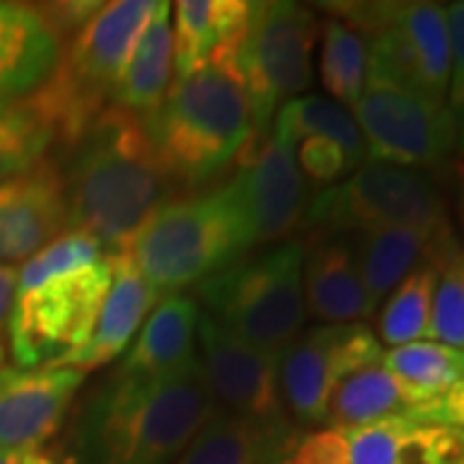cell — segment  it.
Instances as JSON below:
<instances>
[{"label": "cell", "mask_w": 464, "mask_h": 464, "mask_svg": "<svg viewBox=\"0 0 464 464\" xmlns=\"http://www.w3.org/2000/svg\"><path fill=\"white\" fill-rule=\"evenodd\" d=\"M85 374L65 366L0 369V449L34 451L44 449L63 429Z\"/></svg>", "instance_id": "cell-15"}, {"label": "cell", "mask_w": 464, "mask_h": 464, "mask_svg": "<svg viewBox=\"0 0 464 464\" xmlns=\"http://www.w3.org/2000/svg\"><path fill=\"white\" fill-rule=\"evenodd\" d=\"M173 5L158 0L155 14L142 29L127 67L116 83L114 103L134 116H148L173 85Z\"/></svg>", "instance_id": "cell-23"}, {"label": "cell", "mask_w": 464, "mask_h": 464, "mask_svg": "<svg viewBox=\"0 0 464 464\" xmlns=\"http://www.w3.org/2000/svg\"><path fill=\"white\" fill-rule=\"evenodd\" d=\"M451 170H454V179L459 181V191H464V124H459V137H457V148L451 155Z\"/></svg>", "instance_id": "cell-38"}, {"label": "cell", "mask_w": 464, "mask_h": 464, "mask_svg": "<svg viewBox=\"0 0 464 464\" xmlns=\"http://www.w3.org/2000/svg\"><path fill=\"white\" fill-rule=\"evenodd\" d=\"M369 163L439 170L451 163L459 121L447 103H433L392 85L366 83L353 106Z\"/></svg>", "instance_id": "cell-11"}, {"label": "cell", "mask_w": 464, "mask_h": 464, "mask_svg": "<svg viewBox=\"0 0 464 464\" xmlns=\"http://www.w3.org/2000/svg\"><path fill=\"white\" fill-rule=\"evenodd\" d=\"M63 173L67 230L88 232L119 250L160 204L176 181L150 140L142 116L111 103L70 145Z\"/></svg>", "instance_id": "cell-2"}, {"label": "cell", "mask_w": 464, "mask_h": 464, "mask_svg": "<svg viewBox=\"0 0 464 464\" xmlns=\"http://www.w3.org/2000/svg\"><path fill=\"white\" fill-rule=\"evenodd\" d=\"M274 134L289 148L307 137H325L338 142L346 152L353 170L366 160V148L362 130L346 106L325 96H297L289 99L274 119Z\"/></svg>", "instance_id": "cell-27"}, {"label": "cell", "mask_w": 464, "mask_h": 464, "mask_svg": "<svg viewBox=\"0 0 464 464\" xmlns=\"http://www.w3.org/2000/svg\"><path fill=\"white\" fill-rule=\"evenodd\" d=\"M67 230L60 168L44 160L32 173L0 186V264H26Z\"/></svg>", "instance_id": "cell-16"}, {"label": "cell", "mask_w": 464, "mask_h": 464, "mask_svg": "<svg viewBox=\"0 0 464 464\" xmlns=\"http://www.w3.org/2000/svg\"><path fill=\"white\" fill-rule=\"evenodd\" d=\"M199 302L186 295H168L142 323L130 343V351L119 362L116 372L127 377H163L186 366L194 356Z\"/></svg>", "instance_id": "cell-22"}, {"label": "cell", "mask_w": 464, "mask_h": 464, "mask_svg": "<svg viewBox=\"0 0 464 464\" xmlns=\"http://www.w3.org/2000/svg\"><path fill=\"white\" fill-rule=\"evenodd\" d=\"M199 359L163 377L111 372L83 400L72 464H173L219 413Z\"/></svg>", "instance_id": "cell-1"}, {"label": "cell", "mask_w": 464, "mask_h": 464, "mask_svg": "<svg viewBox=\"0 0 464 464\" xmlns=\"http://www.w3.org/2000/svg\"><path fill=\"white\" fill-rule=\"evenodd\" d=\"M299 436V426L289 418L219 411L173 464H289Z\"/></svg>", "instance_id": "cell-21"}, {"label": "cell", "mask_w": 464, "mask_h": 464, "mask_svg": "<svg viewBox=\"0 0 464 464\" xmlns=\"http://www.w3.org/2000/svg\"><path fill=\"white\" fill-rule=\"evenodd\" d=\"M333 18L362 34L366 83L408 91L447 103L451 50L447 8L439 3H331Z\"/></svg>", "instance_id": "cell-8"}, {"label": "cell", "mask_w": 464, "mask_h": 464, "mask_svg": "<svg viewBox=\"0 0 464 464\" xmlns=\"http://www.w3.org/2000/svg\"><path fill=\"white\" fill-rule=\"evenodd\" d=\"M320 47V81L341 106H356L366 85V44L362 34L338 18H328L323 26Z\"/></svg>", "instance_id": "cell-31"}, {"label": "cell", "mask_w": 464, "mask_h": 464, "mask_svg": "<svg viewBox=\"0 0 464 464\" xmlns=\"http://www.w3.org/2000/svg\"><path fill=\"white\" fill-rule=\"evenodd\" d=\"M197 343L201 348V369L225 413L289 418L279 392L276 356L240 341L207 315L199 317Z\"/></svg>", "instance_id": "cell-14"}, {"label": "cell", "mask_w": 464, "mask_h": 464, "mask_svg": "<svg viewBox=\"0 0 464 464\" xmlns=\"http://www.w3.org/2000/svg\"><path fill=\"white\" fill-rule=\"evenodd\" d=\"M152 0L101 3L83 29L70 36L60 65L32 103L52 124L57 142L75 145L93 119L111 106L121 70L155 14Z\"/></svg>", "instance_id": "cell-6"}, {"label": "cell", "mask_w": 464, "mask_h": 464, "mask_svg": "<svg viewBox=\"0 0 464 464\" xmlns=\"http://www.w3.org/2000/svg\"><path fill=\"white\" fill-rule=\"evenodd\" d=\"M320 21L307 5L289 0L250 3L237 42V67L248 88L256 132H268L274 114L313 83V52Z\"/></svg>", "instance_id": "cell-10"}, {"label": "cell", "mask_w": 464, "mask_h": 464, "mask_svg": "<svg viewBox=\"0 0 464 464\" xmlns=\"http://www.w3.org/2000/svg\"><path fill=\"white\" fill-rule=\"evenodd\" d=\"M415 400L411 390L382 364H372L353 372L341 382L328 402L325 426L359 429L377 420L411 415Z\"/></svg>", "instance_id": "cell-26"}, {"label": "cell", "mask_w": 464, "mask_h": 464, "mask_svg": "<svg viewBox=\"0 0 464 464\" xmlns=\"http://www.w3.org/2000/svg\"><path fill=\"white\" fill-rule=\"evenodd\" d=\"M297 166L304 181H313L317 186H335L341 179L353 173L343 148L325 137H307L299 142Z\"/></svg>", "instance_id": "cell-33"}, {"label": "cell", "mask_w": 464, "mask_h": 464, "mask_svg": "<svg viewBox=\"0 0 464 464\" xmlns=\"http://www.w3.org/2000/svg\"><path fill=\"white\" fill-rule=\"evenodd\" d=\"M225 186L248 225L253 246L289 237L313 199L295 152L274 132L253 134Z\"/></svg>", "instance_id": "cell-13"}, {"label": "cell", "mask_w": 464, "mask_h": 464, "mask_svg": "<svg viewBox=\"0 0 464 464\" xmlns=\"http://www.w3.org/2000/svg\"><path fill=\"white\" fill-rule=\"evenodd\" d=\"M449 50H451V75H449L447 106L454 119L464 124V0L447 8Z\"/></svg>", "instance_id": "cell-35"}, {"label": "cell", "mask_w": 464, "mask_h": 464, "mask_svg": "<svg viewBox=\"0 0 464 464\" xmlns=\"http://www.w3.org/2000/svg\"><path fill=\"white\" fill-rule=\"evenodd\" d=\"M21 464H72L60 449H34L21 454Z\"/></svg>", "instance_id": "cell-37"}, {"label": "cell", "mask_w": 464, "mask_h": 464, "mask_svg": "<svg viewBox=\"0 0 464 464\" xmlns=\"http://www.w3.org/2000/svg\"><path fill=\"white\" fill-rule=\"evenodd\" d=\"M382 364L413 395L415 411L408 418L464 429V351L418 341L392 348L382 356Z\"/></svg>", "instance_id": "cell-19"}, {"label": "cell", "mask_w": 464, "mask_h": 464, "mask_svg": "<svg viewBox=\"0 0 464 464\" xmlns=\"http://www.w3.org/2000/svg\"><path fill=\"white\" fill-rule=\"evenodd\" d=\"M111 286V253L88 232L65 230L16 276L5 320L18 369L60 366L85 346Z\"/></svg>", "instance_id": "cell-3"}, {"label": "cell", "mask_w": 464, "mask_h": 464, "mask_svg": "<svg viewBox=\"0 0 464 464\" xmlns=\"http://www.w3.org/2000/svg\"><path fill=\"white\" fill-rule=\"evenodd\" d=\"M54 142L52 124L32 99L0 106V186L42 166Z\"/></svg>", "instance_id": "cell-29"}, {"label": "cell", "mask_w": 464, "mask_h": 464, "mask_svg": "<svg viewBox=\"0 0 464 464\" xmlns=\"http://www.w3.org/2000/svg\"><path fill=\"white\" fill-rule=\"evenodd\" d=\"M433 289H436V264L429 256L384 299L377 323L382 343L400 348L418 343L420 338H429Z\"/></svg>", "instance_id": "cell-28"}, {"label": "cell", "mask_w": 464, "mask_h": 464, "mask_svg": "<svg viewBox=\"0 0 464 464\" xmlns=\"http://www.w3.org/2000/svg\"><path fill=\"white\" fill-rule=\"evenodd\" d=\"M449 230L451 227L439 232L415 230V227H387V230L348 235L362 282H364L366 295L372 297V302L380 304L415 266L423 264L431 256L436 243Z\"/></svg>", "instance_id": "cell-24"}, {"label": "cell", "mask_w": 464, "mask_h": 464, "mask_svg": "<svg viewBox=\"0 0 464 464\" xmlns=\"http://www.w3.org/2000/svg\"><path fill=\"white\" fill-rule=\"evenodd\" d=\"M405 420L408 415H398L359 429H343L348 439V464H398Z\"/></svg>", "instance_id": "cell-32"}, {"label": "cell", "mask_w": 464, "mask_h": 464, "mask_svg": "<svg viewBox=\"0 0 464 464\" xmlns=\"http://www.w3.org/2000/svg\"><path fill=\"white\" fill-rule=\"evenodd\" d=\"M304 313L323 325H348L374 315L348 235H313L302 253Z\"/></svg>", "instance_id": "cell-17"}, {"label": "cell", "mask_w": 464, "mask_h": 464, "mask_svg": "<svg viewBox=\"0 0 464 464\" xmlns=\"http://www.w3.org/2000/svg\"><path fill=\"white\" fill-rule=\"evenodd\" d=\"M302 225L313 235H362L387 227L447 230V207L431 176L364 163L310 199Z\"/></svg>", "instance_id": "cell-9"}, {"label": "cell", "mask_w": 464, "mask_h": 464, "mask_svg": "<svg viewBox=\"0 0 464 464\" xmlns=\"http://www.w3.org/2000/svg\"><path fill=\"white\" fill-rule=\"evenodd\" d=\"M289 464H348V439L343 429L323 426L302 433Z\"/></svg>", "instance_id": "cell-34"}, {"label": "cell", "mask_w": 464, "mask_h": 464, "mask_svg": "<svg viewBox=\"0 0 464 464\" xmlns=\"http://www.w3.org/2000/svg\"><path fill=\"white\" fill-rule=\"evenodd\" d=\"M63 39L34 5L0 0V106L29 101L50 83Z\"/></svg>", "instance_id": "cell-18"}, {"label": "cell", "mask_w": 464, "mask_h": 464, "mask_svg": "<svg viewBox=\"0 0 464 464\" xmlns=\"http://www.w3.org/2000/svg\"><path fill=\"white\" fill-rule=\"evenodd\" d=\"M253 246L227 186L170 197L127 237L121 253L160 295L199 286Z\"/></svg>", "instance_id": "cell-5"}, {"label": "cell", "mask_w": 464, "mask_h": 464, "mask_svg": "<svg viewBox=\"0 0 464 464\" xmlns=\"http://www.w3.org/2000/svg\"><path fill=\"white\" fill-rule=\"evenodd\" d=\"M237 39L170 85L142 124L170 179L204 188L248 148L256 132L248 88L237 67Z\"/></svg>", "instance_id": "cell-4"}, {"label": "cell", "mask_w": 464, "mask_h": 464, "mask_svg": "<svg viewBox=\"0 0 464 464\" xmlns=\"http://www.w3.org/2000/svg\"><path fill=\"white\" fill-rule=\"evenodd\" d=\"M436 264L429 341L464 351V250L449 230L431 253Z\"/></svg>", "instance_id": "cell-30"}, {"label": "cell", "mask_w": 464, "mask_h": 464, "mask_svg": "<svg viewBox=\"0 0 464 464\" xmlns=\"http://www.w3.org/2000/svg\"><path fill=\"white\" fill-rule=\"evenodd\" d=\"M16 276L18 271L14 266L0 264V328L11 315V304H14V295H16Z\"/></svg>", "instance_id": "cell-36"}, {"label": "cell", "mask_w": 464, "mask_h": 464, "mask_svg": "<svg viewBox=\"0 0 464 464\" xmlns=\"http://www.w3.org/2000/svg\"><path fill=\"white\" fill-rule=\"evenodd\" d=\"M21 454L24 451H3L0 449V464H21Z\"/></svg>", "instance_id": "cell-39"}, {"label": "cell", "mask_w": 464, "mask_h": 464, "mask_svg": "<svg viewBox=\"0 0 464 464\" xmlns=\"http://www.w3.org/2000/svg\"><path fill=\"white\" fill-rule=\"evenodd\" d=\"M246 0H181L173 5V65L183 78L237 39L248 21Z\"/></svg>", "instance_id": "cell-25"}, {"label": "cell", "mask_w": 464, "mask_h": 464, "mask_svg": "<svg viewBox=\"0 0 464 464\" xmlns=\"http://www.w3.org/2000/svg\"><path fill=\"white\" fill-rule=\"evenodd\" d=\"M459 225L464 230V191H459Z\"/></svg>", "instance_id": "cell-40"}, {"label": "cell", "mask_w": 464, "mask_h": 464, "mask_svg": "<svg viewBox=\"0 0 464 464\" xmlns=\"http://www.w3.org/2000/svg\"><path fill=\"white\" fill-rule=\"evenodd\" d=\"M304 246L286 240L256 256H243L197 286L209 320L240 341L279 356L304 325L302 292Z\"/></svg>", "instance_id": "cell-7"}, {"label": "cell", "mask_w": 464, "mask_h": 464, "mask_svg": "<svg viewBox=\"0 0 464 464\" xmlns=\"http://www.w3.org/2000/svg\"><path fill=\"white\" fill-rule=\"evenodd\" d=\"M3 359H5V343H3V335H0V369H3Z\"/></svg>", "instance_id": "cell-41"}, {"label": "cell", "mask_w": 464, "mask_h": 464, "mask_svg": "<svg viewBox=\"0 0 464 464\" xmlns=\"http://www.w3.org/2000/svg\"><path fill=\"white\" fill-rule=\"evenodd\" d=\"M160 299L163 297L145 282V276L134 268L132 261L121 250H111V286L101 304L93 333L85 341V346L67 356L60 366L78 369L85 374L111 364L132 343L142 323L148 320V313Z\"/></svg>", "instance_id": "cell-20"}, {"label": "cell", "mask_w": 464, "mask_h": 464, "mask_svg": "<svg viewBox=\"0 0 464 464\" xmlns=\"http://www.w3.org/2000/svg\"><path fill=\"white\" fill-rule=\"evenodd\" d=\"M382 356L377 335L364 323L299 333L276 356L284 413L295 426H325L335 387L353 372L380 364Z\"/></svg>", "instance_id": "cell-12"}]
</instances>
